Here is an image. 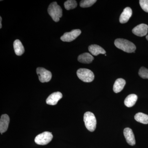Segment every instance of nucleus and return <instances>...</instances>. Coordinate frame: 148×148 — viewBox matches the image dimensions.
Here are the masks:
<instances>
[{"instance_id": "obj_1", "label": "nucleus", "mask_w": 148, "mask_h": 148, "mask_svg": "<svg viewBox=\"0 0 148 148\" xmlns=\"http://www.w3.org/2000/svg\"><path fill=\"white\" fill-rule=\"evenodd\" d=\"M114 45L117 48L127 53L135 52L136 46L133 43L124 39H117L114 41Z\"/></svg>"}, {"instance_id": "obj_2", "label": "nucleus", "mask_w": 148, "mask_h": 148, "mask_svg": "<svg viewBox=\"0 0 148 148\" xmlns=\"http://www.w3.org/2000/svg\"><path fill=\"white\" fill-rule=\"evenodd\" d=\"M48 12L55 22H58L62 16V10L56 2H53L50 4L48 8Z\"/></svg>"}, {"instance_id": "obj_3", "label": "nucleus", "mask_w": 148, "mask_h": 148, "mask_svg": "<svg viewBox=\"0 0 148 148\" xmlns=\"http://www.w3.org/2000/svg\"><path fill=\"white\" fill-rule=\"evenodd\" d=\"M84 121L86 127L90 132H93L96 127V118L94 114L90 112H87L84 114Z\"/></svg>"}, {"instance_id": "obj_4", "label": "nucleus", "mask_w": 148, "mask_h": 148, "mask_svg": "<svg viewBox=\"0 0 148 148\" xmlns=\"http://www.w3.org/2000/svg\"><path fill=\"white\" fill-rule=\"evenodd\" d=\"M77 75L80 79L85 82H92L95 77L92 72L86 69H79L77 71Z\"/></svg>"}, {"instance_id": "obj_5", "label": "nucleus", "mask_w": 148, "mask_h": 148, "mask_svg": "<svg viewBox=\"0 0 148 148\" xmlns=\"http://www.w3.org/2000/svg\"><path fill=\"white\" fill-rule=\"evenodd\" d=\"M53 139V135L51 132H45L37 135L35 139V142L40 145H45L50 143Z\"/></svg>"}, {"instance_id": "obj_6", "label": "nucleus", "mask_w": 148, "mask_h": 148, "mask_svg": "<svg viewBox=\"0 0 148 148\" xmlns=\"http://www.w3.org/2000/svg\"><path fill=\"white\" fill-rule=\"evenodd\" d=\"M37 73L39 77V79L42 83L48 82L50 81L52 77V74L49 71L44 68H37Z\"/></svg>"}, {"instance_id": "obj_7", "label": "nucleus", "mask_w": 148, "mask_h": 148, "mask_svg": "<svg viewBox=\"0 0 148 148\" xmlns=\"http://www.w3.org/2000/svg\"><path fill=\"white\" fill-rule=\"evenodd\" d=\"M79 29H75L71 32H66L61 37V40L64 42H71L77 38L81 34Z\"/></svg>"}, {"instance_id": "obj_8", "label": "nucleus", "mask_w": 148, "mask_h": 148, "mask_svg": "<svg viewBox=\"0 0 148 148\" xmlns=\"http://www.w3.org/2000/svg\"><path fill=\"white\" fill-rule=\"evenodd\" d=\"M148 26L146 24H139L132 29V32L134 34L139 37L146 36L148 33Z\"/></svg>"}, {"instance_id": "obj_9", "label": "nucleus", "mask_w": 148, "mask_h": 148, "mask_svg": "<svg viewBox=\"0 0 148 148\" xmlns=\"http://www.w3.org/2000/svg\"><path fill=\"white\" fill-rule=\"evenodd\" d=\"M63 97L62 93L60 92H53L48 97L46 100V103L48 105L54 106L56 105L58 101Z\"/></svg>"}, {"instance_id": "obj_10", "label": "nucleus", "mask_w": 148, "mask_h": 148, "mask_svg": "<svg viewBox=\"0 0 148 148\" xmlns=\"http://www.w3.org/2000/svg\"><path fill=\"white\" fill-rule=\"evenodd\" d=\"M123 134L127 143L130 145H135V136L132 129L129 127L125 128L123 130Z\"/></svg>"}, {"instance_id": "obj_11", "label": "nucleus", "mask_w": 148, "mask_h": 148, "mask_svg": "<svg viewBox=\"0 0 148 148\" xmlns=\"http://www.w3.org/2000/svg\"><path fill=\"white\" fill-rule=\"evenodd\" d=\"M10 122V118L6 114H3L1 116L0 119V132L1 134L6 132L8 128Z\"/></svg>"}, {"instance_id": "obj_12", "label": "nucleus", "mask_w": 148, "mask_h": 148, "mask_svg": "<svg viewBox=\"0 0 148 148\" xmlns=\"http://www.w3.org/2000/svg\"><path fill=\"white\" fill-rule=\"evenodd\" d=\"M132 15V10L130 8L127 7L124 9L119 18L120 22L124 24L128 21Z\"/></svg>"}, {"instance_id": "obj_13", "label": "nucleus", "mask_w": 148, "mask_h": 148, "mask_svg": "<svg viewBox=\"0 0 148 148\" xmlns=\"http://www.w3.org/2000/svg\"><path fill=\"white\" fill-rule=\"evenodd\" d=\"M88 50L92 55L97 56L99 54H106V51L103 48L97 45H92L88 47Z\"/></svg>"}, {"instance_id": "obj_14", "label": "nucleus", "mask_w": 148, "mask_h": 148, "mask_svg": "<svg viewBox=\"0 0 148 148\" xmlns=\"http://www.w3.org/2000/svg\"><path fill=\"white\" fill-rule=\"evenodd\" d=\"M78 61L83 64H89L94 59V57L90 53H84L80 54L78 57Z\"/></svg>"}, {"instance_id": "obj_15", "label": "nucleus", "mask_w": 148, "mask_h": 148, "mask_svg": "<svg viewBox=\"0 0 148 148\" xmlns=\"http://www.w3.org/2000/svg\"><path fill=\"white\" fill-rule=\"evenodd\" d=\"M125 83V81L123 79L119 78L117 79L114 84V92L115 93H118L121 92L124 88Z\"/></svg>"}, {"instance_id": "obj_16", "label": "nucleus", "mask_w": 148, "mask_h": 148, "mask_svg": "<svg viewBox=\"0 0 148 148\" xmlns=\"http://www.w3.org/2000/svg\"><path fill=\"white\" fill-rule=\"evenodd\" d=\"M138 100V96L135 94H130L125 98L124 104L126 107L131 108L135 105Z\"/></svg>"}, {"instance_id": "obj_17", "label": "nucleus", "mask_w": 148, "mask_h": 148, "mask_svg": "<svg viewBox=\"0 0 148 148\" xmlns=\"http://www.w3.org/2000/svg\"><path fill=\"white\" fill-rule=\"evenodd\" d=\"M14 51L16 55L21 56L24 52V48L21 42L19 40L14 41L13 44Z\"/></svg>"}, {"instance_id": "obj_18", "label": "nucleus", "mask_w": 148, "mask_h": 148, "mask_svg": "<svg viewBox=\"0 0 148 148\" xmlns=\"http://www.w3.org/2000/svg\"><path fill=\"white\" fill-rule=\"evenodd\" d=\"M135 119L136 121L143 124H148V115L143 113L136 114L135 116Z\"/></svg>"}, {"instance_id": "obj_19", "label": "nucleus", "mask_w": 148, "mask_h": 148, "mask_svg": "<svg viewBox=\"0 0 148 148\" xmlns=\"http://www.w3.org/2000/svg\"><path fill=\"white\" fill-rule=\"evenodd\" d=\"M64 7L67 10L73 9L77 7V3L76 1L74 0H68L64 3Z\"/></svg>"}, {"instance_id": "obj_20", "label": "nucleus", "mask_w": 148, "mask_h": 148, "mask_svg": "<svg viewBox=\"0 0 148 148\" xmlns=\"http://www.w3.org/2000/svg\"><path fill=\"white\" fill-rule=\"evenodd\" d=\"M97 1L96 0H84L80 2V6L82 8L90 7L93 5Z\"/></svg>"}, {"instance_id": "obj_21", "label": "nucleus", "mask_w": 148, "mask_h": 148, "mask_svg": "<svg viewBox=\"0 0 148 148\" xmlns=\"http://www.w3.org/2000/svg\"><path fill=\"white\" fill-rule=\"evenodd\" d=\"M139 76L142 78L148 79V69L145 67H142L139 71Z\"/></svg>"}, {"instance_id": "obj_22", "label": "nucleus", "mask_w": 148, "mask_h": 148, "mask_svg": "<svg viewBox=\"0 0 148 148\" xmlns=\"http://www.w3.org/2000/svg\"><path fill=\"white\" fill-rule=\"evenodd\" d=\"M139 2L140 6L143 10L148 12V0H140Z\"/></svg>"}, {"instance_id": "obj_23", "label": "nucleus", "mask_w": 148, "mask_h": 148, "mask_svg": "<svg viewBox=\"0 0 148 148\" xmlns=\"http://www.w3.org/2000/svg\"><path fill=\"white\" fill-rule=\"evenodd\" d=\"M2 17H0V29H1L2 28Z\"/></svg>"}, {"instance_id": "obj_24", "label": "nucleus", "mask_w": 148, "mask_h": 148, "mask_svg": "<svg viewBox=\"0 0 148 148\" xmlns=\"http://www.w3.org/2000/svg\"><path fill=\"white\" fill-rule=\"evenodd\" d=\"M146 39L148 41V35H147V36H146Z\"/></svg>"}]
</instances>
